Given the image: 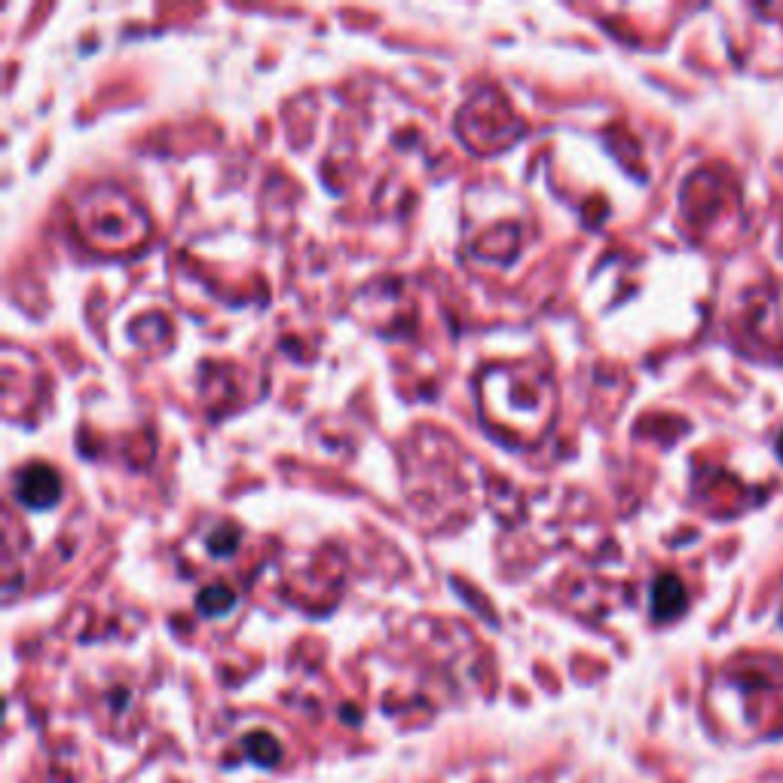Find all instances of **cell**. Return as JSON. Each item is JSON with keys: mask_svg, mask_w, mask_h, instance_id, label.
I'll list each match as a JSON object with an SVG mask.
<instances>
[{"mask_svg": "<svg viewBox=\"0 0 783 783\" xmlns=\"http://www.w3.org/2000/svg\"><path fill=\"white\" fill-rule=\"evenodd\" d=\"M13 493L16 499L25 508L32 511H44V508H52L59 502L62 496V477L59 472L47 465V462H32L25 468H19L16 477H13Z\"/></svg>", "mask_w": 783, "mask_h": 783, "instance_id": "6da1fadb", "label": "cell"}, {"mask_svg": "<svg viewBox=\"0 0 783 783\" xmlns=\"http://www.w3.org/2000/svg\"><path fill=\"white\" fill-rule=\"evenodd\" d=\"M239 533H236V526L233 523H224V526H217L215 533L209 536V551L212 554H233V548L239 545Z\"/></svg>", "mask_w": 783, "mask_h": 783, "instance_id": "277c9868", "label": "cell"}, {"mask_svg": "<svg viewBox=\"0 0 783 783\" xmlns=\"http://www.w3.org/2000/svg\"><path fill=\"white\" fill-rule=\"evenodd\" d=\"M778 453H781V460H783V435H781V441H778Z\"/></svg>", "mask_w": 783, "mask_h": 783, "instance_id": "5b68a950", "label": "cell"}, {"mask_svg": "<svg viewBox=\"0 0 783 783\" xmlns=\"http://www.w3.org/2000/svg\"><path fill=\"white\" fill-rule=\"evenodd\" d=\"M233 603H236V594L227 584H209V588H202L200 597H197V606H200L202 615L227 613Z\"/></svg>", "mask_w": 783, "mask_h": 783, "instance_id": "3957f363", "label": "cell"}, {"mask_svg": "<svg viewBox=\"0 0 783 783\" xmlns=\"http://www.w3.org/2000/svg\"><path fill=\"white\" fill-rule=\"evenodd\" d=\"M686 609V588L676 576H659L652 584V613L661 621L676 618V615Z\"/></svg>", "mask_w": 783, "mask_h": 783, "instance_id": "7a4b0ae2", "label": "cell"}]
</instances>
